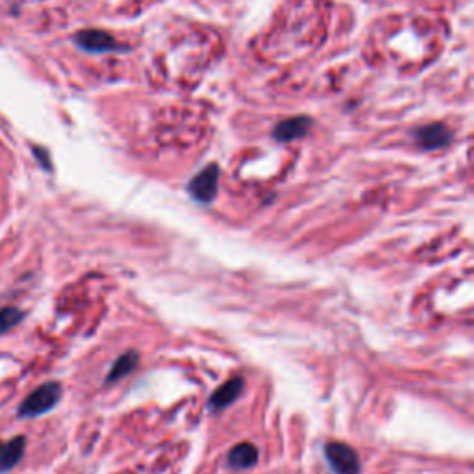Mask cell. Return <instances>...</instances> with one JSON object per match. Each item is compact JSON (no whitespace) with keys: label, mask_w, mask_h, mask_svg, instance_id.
<instances>
[{"label":"cell","mask_w":474,"mask_h":474,"mask_svg":"<svg viewBox=\"0 0 474 474\" xmlns=\"http://www.w3.org/2000/svg\"><path fill=\"white\" fill-rule=\"evenodd\" d=\"M23 321V312L17 308L0 309V333L8 332Z\"/></svg>","instance_id":"obj_11"},{"label":"cell","mask_w":474,"mask_h":474,"mask_svg":"<svg viewBox=\"0 0 474 474\" xmlns=\"http://www.w3.org/2000/svg\"><path fill=\"white\" fill-rule=\"evenodd\" d=\"M244 389V380L241 377H234L232 380H228L226 384H223L220 387H217L215 393L211 395L210 398V408L213 411L225 410L230 404H234L237 398L241 396Z\"/></svg>","instance_id":"obj_7"},{"label":"cell","mask_w":474,"mask_h":474,"mask_svg":"<svg viewBox=\"0 0 474 474\" xmlns=\"http://www.w3.org/2000/svg\"><path fill=\"white\" fill-rule=\"evenodd\" d=\"M219 177L220 171L215 163L204 167L195 178H191L187 184L189 195L201 204H211L215 201L217 193H219Z\"/></svg>","instance_id":"obj_3"},{"label":"cell","mask_w":474,"mask_h":474,"mask_svg":"<svg viewBox=\"0 0 474 474\" xmlns=\"http://www.w3.org/2000/svg\"><path fill=\"white\" fill-rule=\"evenodd\" d=\"M26 439L23 435H17L10 441H0V473L13 469L19 463L25 452Z\"/></svg>","instance_id":"obj_8"},{"label":"cell","mask_w":474,"mask_h":474,"mask_svg":"<svg viewBox=\"0 0 474 474\" xmlns=\"http://www.w3.org/2000/svg\"><path fill=\"white\" fill-rule=\"evenodd\" d=\"M259 460L258 449L254 445H250V443H239V445H235L234 449L228 452V465H230L232 469H250V467H254Z\"/></svg>","instance_id":"obj_9"},{"label":"cell","mask_w":474,"mask_h":474,"mask_svg":"<svg viewBox=\"0 0 474 474\" xmlns=\"http://www.w3.org/2000/svg\"><path fill=\"white\" fill-rule=\"evenodd\" d=\"M61 398V386L56 381H47L30 393L19 408L20 417L43 415L56 406Z\"/></svg>","instance_id":"obj_1"},{"label":"cell","mask_w":474,"mask_h":474,"mask_svg":"<svg viewBox=\"0 0 474 474\" xmlns=\"http://www.w3.org/2000/svg\"><path fill=\"white\" fill-rule=\"evenodd\" d=\"M309 126H312V119L302 115V117H291L285 121H280L273 130V137L280 143L295 141L300 139L308 134Z\"/></svg>","instance_id":"obj_6"},{"label":"cell","mask_w":474,"mask_h":474,"mask_svg":"<svg viewBox=\"0 0 474 474\" xmlns=\"http://www.w3.org/2000/svg\"><path fill=\"white\" fill-rule=\"evenodd\" d=\"M137 362H139V354L137 352H132V350H130V352L122 354V356L117 357L115 363H113L112 371H109L108 378H106V384H113V381L122 380L124 377H128V374L137 367Z\"/></svg>","instance_id":"obj_10"},{"label":"cell","mask_w":474,"mask_h":474,"mask_svg":"<svg viewBox=\"0 0 474 474\" xmlns=\"http://www.w3.org/2000/svg\"><path fill=\"white\" fill-rule=\"evenodd\" d=\"M324 456L336 474H360L362 463L356 450L347 443L332 441L324 446Z\"/></svg>","instance_id":"obj_2"},{"label":"cell","mask_w":474,"mask_h":474,"mask_svg":"<svg viewBox=\"0 0 474 474\" xmlns=\"http://www.w3.org/2000/svg\"><path fill=\"white\" fill-rule=\"evenodd\" d=\"M417 145L422 150H437V148L446 147L452 141V132L445 124L441 122H434V124H426V126L417 128L413 132Z\"/></svg>","instance_id":"obj_5"},{"label":"cell","mask_w":474,"mask_h":474,"mask_svg":"<svg viewBox=\"0 0 474 474\" xmlns=\"http://www.w3.org/2000/svg\"><path fill=\"white\" fill-rule=\"evenodd\" d=\"M74 41L78 43L80 49L88 50V52H95V54L122 50L121 45L113 40L108 32H102V30H82L80 34H76Z\"/></svg>","instance_id":"obj_4"}]
</instances>
